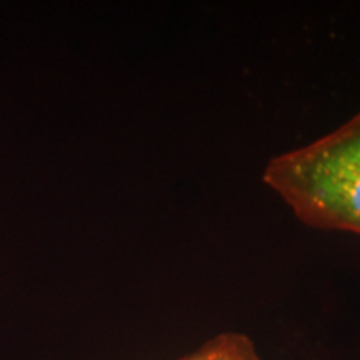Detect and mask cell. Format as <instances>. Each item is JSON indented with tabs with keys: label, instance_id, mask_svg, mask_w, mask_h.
Here are the masks:
<instances>
[{
	"label": "cell",
	"instance_id": "cell-1",
	"mask_svg": "<svg viewBox=\"0 0 360 360\" xmlns=\"http://www.w3.org/2000/svg\"><path fill=\"white\" fill-rule=\"evenodd\" d=\"M264 182L309 227L360 236V110L317 141L272 157Z\"/></svg>",
	"mask_w": 360,
	"mask_h": 360
},
{
	"label": "cell",
	"instance_id": "cell-2",
	"mask_svg": "<svg viewBox=\"0 0 360 360\" xmlns=\"http://www.w3.org/2000/svg\"><path fill=\"white\" fill-rule=\"evenodd\" d=\"M177 360H262L254 342L238 332H224Z\"/></svg>",
	"mask_w": 360,
	"mask_h": 360
}]
</instances>
